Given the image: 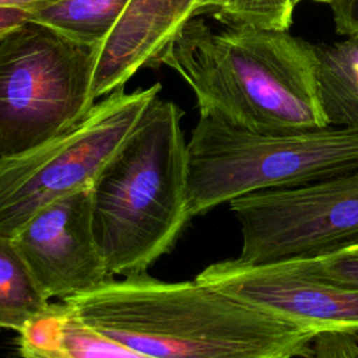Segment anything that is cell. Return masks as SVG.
Listing matches in <instances>:
<instances>
[{"label":"cell","instance_id":"6da1fadb","mask_svg":"<svg viewBox=\"0 0 358 358\" xmlns=\"http://www.w3.org/2000/svg\"><path fill=\"white\" fill-rule=\"evenodd\" d=\"M94 330L154 358H306L316 334L193 281L112 277L64 299Z\"/></svg>","mask_w":358,"mask_h":358},{"label":"cell","instance_id":"7a4b0ae2","mask_svg":"<svg viewBox=\"0 0 358 358\" xmlns=\"http://www.w3.org/2000/svg\"><path fill=\"white\" fill-rule=\"evenodd\" d=\"M175 70L199 113L253 133L280 134L329 126L316 81V45L288 31L190 18L154 67Z\"/></svg>","mask_w":358,"mask_h":358},{"label":"cell","instance_id":"3957f363","mask_svg":"<svg viewBox=\"0 0 358 358\" xmlns=\"http://www.w3.org/2000/svg\"><path fill=\"white\" fill-rule=\"evenodd\" d=\"M183 110L157 98L91 185L96 243L110 275L141 274L189 222Z\"/></svg>","mask_w":358,"mask_h":358},{"label":"cell","instance_id":"277c9868","mask_svg":"<svg viewBox=\"0 0 358 358\" xmlns=\"http://www.w3.org/2000/svg\"><path fill=\"white\" fill-rule=\"evenodd\" d=\"M186 157V208L193 218L249 193L358 171V130L263 134L200 115Z\"/></svg>","mask_w":358,"mask_h":358},{"label":"cell","instance_id":"5b68a950","mask_svg":"<svg viewBox=\"0 0 358 358\" xmlns=\"http://www.w3.org/2000/svg\"><path fill=\"white\" fill-rule=\"evenodd\" d=\"M98 50L32 20L0 39V154L34 148L90 112Z\"/></svg>","mask_w":358,"mask_h":358},{"label":"cell","instance_id":"8992f818","mask_svg":"<svg viewBox=\"0 0 358 358\" xmlns=\"http://www.w3.org/2000/svg\"><path fill=\"white\" fill-rule=\"evenodd\" d=\"M162 85L119 88L76 124L14 155L0 154V235L13 238L41 208L90 187L126 141Z\"/></svg>","mask_w":358,"mask_h":358},{"label":"cell","instance_id":"52a82bcc","mask_svg":"<svg viewBox=\"0 0 358 358\" xmlns=\"http://www.w3.org/2000/svg\"><path fill=\"white\" fill-rule=\"evenodd\" d=\"M248 264L310 259L358 242V171L229 201Z\"/></svg>","mask_w":358,"mask_h":358},{"label":"cell","instance_id":"ba28073f","mask_svg":"<svg viewBox=\"0 0 358 358\" xmlns=\"http://www.w3.org/2000/svg\"><path fill=\"white\" fill-rule=\"evenodd\" d=\"M194 280L316 336H358V285L313 274L295 260L248 264L228 259L210 264Z\"/></svg>","mask_w":358,"mask_h":358},{"label":"cell","instance_id":"9c48e42d","mask_svg":"<svg viewBox=\"0 0 358 358\" xmlns=\"http://www.w3.org/2000/svg\"><path fill=\"white\" fill-rule=\"evenodd\" d=\"M13 241L49 299L64 301L112 277L94 232L91 186L41 208Z\"/></svg>","mask_w":358,"mask_h":358},{"label":"cell","instance_id":"30bf717a","mask_svg":"<svg viewBox=\"0 0 358 358\" xmlns=\"http://www.w3.org/2000/svg\"><path fill=\"white\" fill-rule=\"evenodd\" d=\"M199 0H129L127 7L98 50L91 98L96 102L124 88L157 57L180 28L196 17Z\"/></svg>","mask_w":358,"mask_h":358},{"label":"cell","instance_id":"8fae6325","mask_svg":"<svg viewBox=\"0 0 358 358\" xmlns=\"http://www.w3.org/2000/svg\"><path fill=\"white\" fill-rule=\"evenodd\" d=\"M18 347L22 358H154L87 326L63 301L20 331Z\"/></svg>","mask_w":358,"mask_h":358},{"label":"cell","instance_id":"7c38bea8","mask_svg":"<svg viewBox=\"0 0 358 358\" xmlns=\"http://www.w3.org/2000/svg\"><path fill=\"white\" fill-rule=\"evenodd\" d=\"M316 81L329 126L358 130V38L316 45Z\"/></svg>","mask_w":358,"mask_h":358},{"label":"cell","instance_id":"4fadbf2b","mask_svg":"<svg viewBox=\"0 0 358 358\" xmlns=\"http://www.w3.org/2000/svg\"><path fill=\"white\" fill-rule=\"evenodd\" d=\"M129 0H48L32 8V21L74 41L101 46Z\"/></svg>","mask_w":358,"mask_h":358},{"label":"cell","instance_id":"5bb4252c","mask_svg":"<svg viewBox=\"0 0 358 358\" xmlns=\"http://www.w3.org/2000/svg\"><path fill=\"white\" fill-rule=\"evenodd\" d=\"M49 303L13 238L0 235V327L20 333Z\"/></svg>","mask_w":358,"mask_h":358},{"label":"cell","instance_id":"9a60e30c","mask_svg":"<svg viewBox=\"0 0 358 358\" xmlns=\"http://www.w3.org/2000/svg\"><path fill=\"white\" fill-rule=\"evenodd\" d=\"M296 6L295 0H222L208 15L217 24L289 31Z\"/></svg>","mask_w":358,"mask_h":358},{"label":"cell","instance_id":"2e32d148","mask_svg":"<svg viewBox=\"0 0 358 358\" xmlns=\"http://www.w3.org/2000/svg\"><path fill=\"white\" fill-rule=\"evenodd\" d=\"M294 260L313 274L358 285V242L316 257Z\"/></svg>","mask_w":358,"mask_h":358},{"label":"cell","instance_id":"e0dca14e","mask_svg":"<svg viewBox=\"0 0 358 358\" xmlns=\"http://www.w3.org/2000/svg\"><path fill=\"white\" fill-rule=\"evenodd\" d=\"M306 358H358L357 337L347 333H319Z\"/></svg>","mask_w":358,"mask_h":358},{"label":"cell","instance_id":"ac0fdd59","mask_svg":"<svg viewBox=\"0 0 358 358\" xmlns=\"http://www.w3.org/2000/svg\"><path fill=\"white\" fill-rule=\"evenodd\" d=\"M336 32L358 38V0H334L330 4Z\"/></svg>","mask_w":358,"mask_h":358},{"label":"cell","instance_id":"d6986e66","mask_svg":"<svg viewBox=\"0 0 358 358\" xmlns=\"http://www.w3.org/2000/svg\"><path fill=\"white\" fill-rule=\"evenodd\" d=\"M32 18L31 7L0 6V39Z\"/></svg>","mask_w":358,"mask_h":358},{"label":"cell","instance_id":"ffe728a7","mask_svg":"<svg viewBox=\"0 0 358 358\" xmlns=\"http://www.w3.org/2000/svg\"><path fill=\"white\" fill-rule=\"evenodd\" d=\"M221 3H222V0H199L197 10H196V15L210 14V13L214 11Z\"/></svg>","mask_w":358,"mask_h":358},{"label":"cell","instance_id":"44dd1931","mask_svg":"<svg viewBox=\"0 0 358 358\" xmlns=\"http://www.w3.org/2000/svg\"><path fill=\"white\" fill-rule=\"evenodd\" d=\"M48 0H0V6H18V7H34Z\"/></svg>","mask_w":358,"mask_h":358},{"label":"cell","instance_id":"7402d4cb","mask_svg":"<svg viewBox=\"0 0 358 358\" xmlns=\"http://www.w3.org/2000/svg\"><path fill=\"white\" fill-rule=\"evenodd\" d=\"M301 1H306V0H295V3H296V4H299ZM308 1H315V3H323V4H329V6H330V4H331V3L334 1V0H308Z\"/></svg>","mask_w":358,"mask_h":358}]
</instances>
